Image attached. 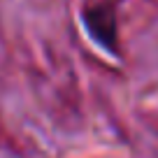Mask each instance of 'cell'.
<instances>
[{
  "label": "cell",
  "mask_w": 158,
  "mask_h": 158,
  "mask_svg": "<svg viewBox=\"0 0 158 158\" xmlns=\"http://www.w3.org/2000/svg\"><path fill=\"white\" fill-rule=\"evenodd\" d=\"M86 26H89V30L102 44H107V47L114 44V37H116V19H114V12L109 7L100 5V7L86 10Z\"/></svg>",
  "instance_id": "6da1fadb"
}]
</instances>
